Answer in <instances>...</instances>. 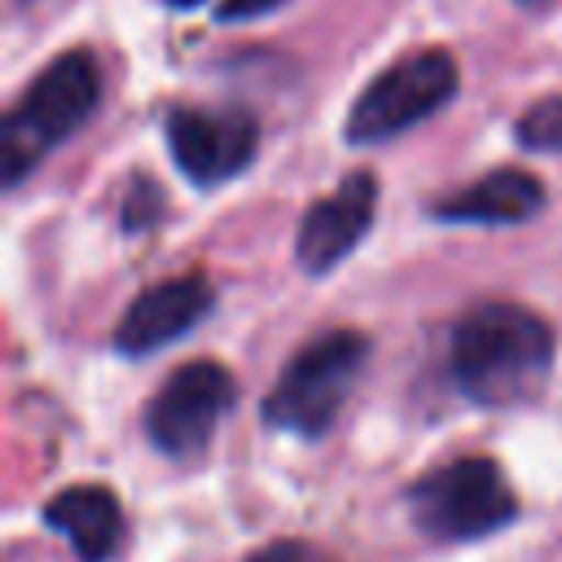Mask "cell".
Returning <instances> with one entry per match:
<instances>
[{"mask_svg": "<svg viewBox=\"0 0 562 562\" xmlns=\"http://www.w3.org/2000/svg\"><path fill=\"white\" fill-rule=\"evenodd\" d=\"M457 61L448 48H417L408 57H400L395 66H386L378 79H369V88L356 97L342 136L351 145H378L391 140L408 127H417L422 119L439 114L452 97H457Z\"/></svg>", "mask_w": 562, "mask_h": 562, "instance_id": "cell-5", "label": "cell"}, {"mask_svg": "<svg viewBox=\"0 0 562 562\" xmlns=\"http://www.w3.org/2000/svg\"><path fill=\"white\" fill-rule=\"evenodd\" d=\"M518 145L531 149V154H562V97H544L536 101L518 127H514Z\"/></svg>", "mask_w": 562, "mask_h": 562, "instance_id": "cell-12", "label": "cell"}, {"mask_svg": "<svg viewBox=\"0 0 562 562\" xmlns=\"http://www.w3.org/2000/svg\"><path fill=\"white\" fill-rule=\"evenodd\" d=\"M277 4H285V0H220L215 18H220V22H250V18L272 13Z\"/></svg>", "mask_w": 562, "mask_h": 562, "instance_id": "cell-14", "label": "cell"}, {"mask_svg": "<svg viewBox=\"0 0 562 562\" xmlns=\"http://www.w3.org/2000/svg\"><path fill=\"white\" fill-rule=\"evenodd\" d=\"M167 149L198 189H211L250 167L259 149V123L250 110L237 105H180L167 114Z\"/></svg>", "mask_w": 562, "mask_h": 562, "instance_id": "cell-7", "label": "cell"}, {"mask_svg": "<svg viewBox=\"0 0 562 562\" xmlns=\"http://www.w3.org/2000/svg\"><path fill=\"white\" fill-rule=\"evenodd\" d=\"M518 4H527V9H540V4H549V0H518Z\"/></svg>", "mask_w": 562, "mask_h": 562, "instance_id": "cell-16", "label": "cell"}, {"mask_svg": "<svg viewBox=\"0 0 562 562\" xmlns=\"http://www.w3.org/2000/svg\"><path fill=\"white\" fill-rule=\"evenodd\" d=\"M364 364H369V338L360 329H329L303 342L294 360L277 373L263 400V422L299 439L325 435L338 422L342 404L351 400Z\"/></svg>", "mask_w": 562, "mask_h": 562, "instance_id": "cell-3", "label": "cell"}, {"mask_svg": "<svg viewBox=\"0 0 562 562\" xmlns=\"http://www.w3.org/2000/svg\"><path fill=\"white\" fill-rule=\"evenodd\" d=\"M97 101H101V70L92 53L88 48L57 53L4 114V136H0L4 184H18L26 171H35L48 158V149H57L70 132H79L97 110Z\"/></svg>", "mask_w": 562, "mask_h": 562, "instance_id": "cell-2", "label": "cell"}, {"mask_svg": "<svg viewBox=\"0 0 562 562\" xmlns=\"http://www.w3.org/2000/svg\"><path fill=\"white\" fill-rule=\"evenodd\" d=\"M44 522L75 544L79 562H110L123 544V505L101 483L61 487L44 505Z\"/></svg>", "mask_w": 562, "mask_h": 562, "instance_id": "cell-11", "label": "cell"}, {"mask_svg": "<svg viewBox=\"0 0 562 562\" xmlns=\"http://www.w3.org/2000/svg\"><path fill=\"white\" fill-rule=\"evenodd\" d=\"M448 369L457 391L474 404H527L549 382L553 329L522 303H479L452 325Z\"/></svg>", "mask_w": 562, "mask_h": 562, "instance_id": "cell-1", "label": "cell"}, {"mask_svg": "<svg viewBox=\"0 0 562 562\" xmlns=\"http://www.w3.org/2000/svg\"><path fill=\"white\" fill-rule=\"evenodd\" d=\"M211 307H215V290L202 277H167L127 303L114 329V347L123 356H149L184 338L193 325H202Z\"/></svg>", "mask_w": 562, "mask_h": 562, "instance_id": "cell-9", "label": "cell"}, {"mask_svg": "<svg viewBox=\"0 0 562 562\" xmlns=\"http://www.w3.org/2000/svg\"><path fill=\"white\" fill-rule=\"evenodd\" d=\"M246 562H329V558L307 540H272L259 553H250Z\"/></svg>", "mask_w": 562, "mask_h": 562, "instance_id": "cell-13", "label": "cell"}, {"mask_svg": "<svg viewBox=\"0 0 562 562\" xmlns=\"http://www.w3.org/2000/svg\"><path fill=\"white\" fill-rule=\"evenodd\" d=\"M233 400H237V386L224 364L189 360L154 391V400L145 408V435L158 452H167L176 461L198 457L215 439Z\"/></svg>", "mask_w": 562, "mask_h": 562, "instance_id": "cell-6", "label": "cell"}, {"mask_svg": "<svg viewBox=\"0 0 562 562\" xmlns=\"http://www.w3.org/2000/svg\"><path fill=\"white\" fill-rule=\"evenodd\" d=\"M167 4H171V9H198L202 0H167Z\"/></svg>", "mask_w": 562, "mask_h": 562, "instance_id": "cell-15", "label": "cell"}, {"mask_svg": "<svg viewBox=\"0 0 562 562\" xmlns=\"http://www.w3.org/2000/svg\"><path fill=\"white\" fill-rule=\"evenodd\" d=\"M544 206V184L522 167H496L430 206L443 224H522Z\"/></svg>", "mask_w": 562, "mask_h": 562, "instance_id": "cell-10", "label": "cell"}, {"mask_svg": "<svg viewBox=\"0 0 562 562\" xmlns=\"http://www.w3.org/2000/svg\"><path fill=\"white\" fill-rule=\"evenodd\" d=\"M408 514H413V527L422 536L443 540V544H461V540H479V536L501 531L518 514V501H514L496 461L457 457V461L426 470L408 487Z\"/></svg>", "mask_w": 562, "mask_h": 562, "instance_id": "cell-4", "label": "cell"}, {"mask_svg": "<svg viewBox=\"0 0 562 562\" xmlns=\"http://www.w3.org/2000/svg\"><path fill=\"white\" fill-rule=\"evenodd\" d=\"M378 211V180L373 171H351L329 198L312 202L303 224H299V241H294V259L307 277H325L334 272L369 233Z\"/></svg>", "mask_w": 562, "mask_h": 562, "instance_id": "cell-8", "label": "cell"}]
</instances>
